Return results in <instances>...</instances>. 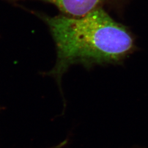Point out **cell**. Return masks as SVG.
Returning a JSON list of instances; mask_svg holds the SVG:
<instances>
[{
  "label": "cell",
  "mask_w": 148,
  "mask_h": 148,
  "mask_svg": "<svg viewBox=\"0 0 148 148\" xmlns=\"http://www.w3.org/2000/svg\"><path fill=\"white\" fill-rule=\"evenodd\" d=\"M1 110V108L0 107V110Z\"/></svg>",
  "instance_id": "obj_3"
},
{
  "label": "cell",
  "mask_w": 148,
  "mask_h": 148,
  "mask_svg": "<svg viewBox=\"0 0 148 148\" xmlns=\"http://www.w3.org/2000/svg\"><path fill=\"white\" fill-rule=\"evenodd\" d=\"M56 6L62 14L73 17L85 16L104 7H118L125 0H40Z\"/></svg>",
  "instance_id": "obj_2"
},
{
  "label": "cell",
  "mask_w": 148,
  "mask_h": 148,
  "mask_svg": "<svg viewBox=\"0 0 148 148\" xmlns=\"http://www.w3.org/2000/svg\"><path fill=\"white\" fill-rule=\"evenodd\" d=\"M39 16L49 27L57 51L54 66L43 74L55 79L62 95V78L72 65L80 64L90 69L121 64L137 49L132 32L103 8L79 17Z\"/></svg>",
  "instance_id": "obj_1"
}]
</instances>
